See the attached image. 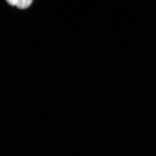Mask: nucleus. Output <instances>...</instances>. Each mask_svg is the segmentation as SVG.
I'll list each match as a JSON object with an SVG mask.
<instances>
[{"instance_id":"f257e3e1","label":"nucleus","mask_w":156,"mask_h":156,"mask_svg":"<svg viewBox=\"0 0 156 156\" xmlns=\"http://www.w3.org/2000/svg\"><path fill=\"white\" fill-rule=\"evenodd\" d=\"M32 2L33 0H17L16 6L19 9H26L30 5Z\"/></svg>"},{"instance_id":"f03ea898","label":"nucleus","mask_w":156,"mask_h":156,"mask_svg":"<svg viewBox=\"0 0 156 156\" xmlns=\"http://www.w3.org/2000/svg\"><path fill=\"white\" fill-rule=\"evenodd\" d=\"M6 1L11 6H16L17 0H6Z\"/></svg>"}]
</instances>
